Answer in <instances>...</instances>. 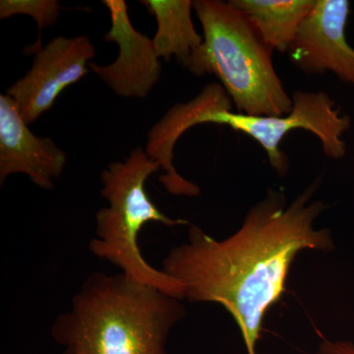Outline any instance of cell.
<instances>
[{"instance_id":"cell-1","label":"cell","mask_w":354,"mask_h":354,"mask_svg":"<svg viewBox=\"0 0 354 354\" xmlns=\"http://www.w3.org/2000/svg\"><path fill=\"white\" fill-rule=\"evenodd\" d=\"M319 186L317 179L290 204L283 192L268 190L225 239L191 225L187 241L172 247L162 260V271L183 286L184 299L227 310L247 354H257L266 314L281 299L298 254L334 249L330 230L315 227L326 209L315 199Z\"/></svg>"},{"instance_id":"cell-2","label":"cell","mask_w":354,"mask_h":354,"mask_svg":"<svg viewBox=\"0 0 354 354\" xmlns=\"http://www.w3.org/2000/svg\"><path fill=\"white\" fill-rule=\"evenodd\" d=\"M183 300L123 272L91 274L51 327L55 341L81 354H167Z\"/></svg>"},{"instance_id":"cell-3","label":"cell","mask_w":354,"mask_h":354,"mask_svg":"<svg viewBox=\"0 0 354 354\" xmlns=\"http://www.w3.org/2000/svg\"><path fill=\"white\" fill-rule=\"evenodd\" d=\"M193 9L203 28V44L187 69L195 76L213 74L237 113L286 116L292 111L274 64V50L239 8L221 0H195Z\"/></svg>"},{"instance_id":"cell-4","label":"cell","mask_w":354,"mask_h":354,"mask_svg":"<svg viewBox=\"0 0 354 354\" xmlns=\"http://www.w3.org/2000/svg\"><path fill=\"white\" fill-rule=\"evenodd\" d=\"M158 171L160 165L138 147L123 162H111L102 172L101 195L109 206L95 214V235L88 249L129 278L184 300L183 286L149 264L139 247L140 232L150 221L167 227L188 225L165 215L149 197L147 180Z\"/></svg>"},{"instance_id":"cell-5","label":"cell","mask_w":354,"mask_h":354,"mask_svg":"<svg viewBox=\"0 0 354 354\" xmlns=\"http://www.w3.org/2000/svg\"><path fill=\"white\" fill-rule=\"evenodd\" d=\"M207 123L227 125L255 140L279 177L286 176L290 169L288 156L281 150V144L293 130L315 135L327 157L337 160L346 156V145L342 138L351 127V118L342 115L330 95L322 91H295L291 95L292 111L279 118L232 113L234 104L220 83L207 85Z\"/></svg>"},{"instance_id":"cell-6","label":"cell","mask_w":354,"mask_h":354,"mask_svg":"<svg viewBox=\"0 0 354 354\" xmlns=\"http://www.w3.org/2000/svg\"><path fill=\"white\" fill-rule=\"evenodd\" d=\"M95 48L86 35L58 37L36 50L31 69L7 90L28 125L53 108L65 88L84 78Z\"/></svg>"},{"instance_id":"cell-7","label":"cell","mask_w":354,"mask_h":354,"mask_svg":"<svg viewBox=\"0 0 354 354\" xmlns=\"http://www.w3.org/2000/svg\"><path fill=\"white\" fill-rule=\"evenodd\" d=\"M351 13L348 0H316L288 55L307 75L332 72L354 87V50L346 37Z\"/></svg>"},{"instance_id":"cell-8","label":"cell","mask_w":354,"mask_h":354,"mask_svg":"<svg viewBox=\"0 0 354 354\" xmlns=\"http://www.w3.org/2000/svg\"><path fill=\"white\" fill-rule=\"evenodd\" d=\"M111 15V30L104 35L108 43H115L120 55L113 64H90L93 72L116 95L144 99L160 80L162 64L152 39L135 29L124 0H104Z\"/></svg>"},{"instance_id":"cell-9","label":"cell","mask_w":354,"mask_h":354,"mask_svg":"<svg viewBox=\"0 0 354 354\" xmlns=\"http://www.w3.org/2000/svg\"><path fill=\"white\" fill-rule=\"evenodd\" d=\"M66 162V153L53 140L29 129L15 102L0 95V184L9 176L23 174L39 187L51 190Z\"/></svg>"},{"instance_id":"cell-10","label":"cell","mask_w":354,"mask_h":354,"mask_svg":"<svg viewBox=\"0 0 354 354\" xmlns=\"http://www.w3.org/2000/svg\"><path fill=\"white\" fill-rule=\"evenodd\" d=\"M316 0H230L272 50L288 53Z\"/></svg>"},{"instance_id":"cell-11","label":"cell","mask_w":354,"mask_h":354,"mask_svg":"<svg viewBox=\"0 0 354 354\" xmlns=\"http://www.w3.org/2000/svg\"><path fill=\"white\" fill-rule=\"evenodd\" d=\"M155 16L158 30L153 39L158 57L176 58L187 68L203 44V36L195 30L191 0H146L141 1Z\"/></svg>"},{"instance_id":"cell-12","label":"cell","mask_w":354,"mask_h":354,"mask_svg":"<svg viewBox=\"0 0 354 354\" xmlns=\"http://www.w3.org/2000/svg\"><path fill=\"white\" fill-rule=\"evenodd\" d=\"M59 2L57 0H1L0 19L15 15H29L36 21L39 30L57 23L60 15Z\"/></svg>"},{"instance_id":"cell-13","label":"cell","mask_w":354,"mask_h":354,"mask_svg":"<svg viewBox=\"0 0 354 354\" xmlns=\"http://www.w3.org/2000/svg\"><path fill=\"white\" fill-rule=\"evenodd\" d=\"M313 354H354V344L348 341L324 339Z\"/></svg>"},{"instance_id":"cell-14","label":"cell","mask_w":354,"mask_h":354,"mask_svg":"<svg viewBox=\"0 0 354 354\" xmlns=\"http://www.w3.org/2000/svg\"><path fill=\"white\" fill-rule=\"evenodd\" d=\"M64 354H81V353H77V351H72V349H65Z\"/></svg>"}]
</instances>
